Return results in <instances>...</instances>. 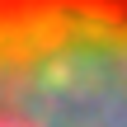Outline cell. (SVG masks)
Returning <instances> with one entry per match:
<instances>
[{"mask_svg":"<svg viewBox=\"0 0 127 127\" xmlns=\"http://www.w3.org/2000/svg\"><path fill=\"white\" fill-rule=\"evenodd\" d=\"M0 127H127V0H0Z\"/></svg>","mask_w":127,"mask_h":127,"instance_id":"1","label":"cell"}]
</instances>
